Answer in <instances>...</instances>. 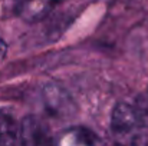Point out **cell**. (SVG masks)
Here are the masks:
<instances>
[{"instance_id": "cell-1", "label": "cell", "mask_w": 148, "mask_h": 146, "mask_svg": "<svg viewBox=\"0 0 148 146\" xmlns=\"http://www.w3.org/2000/svg\"><path fill=\"white\" fill-rule=\"evenodd\" d=\"M20 146H53L49 128L36 116H26L19 126Z\"/></svg>"}, {"instance_id": "cell-2", "label": "cell", "mask_w": 148, "mask_h": 146, "mask_svg": "<svg viewBox=\"0 0 148 146\" xmlns=\"http://www.w3.org/2000/svg\"><path fill=\"white\" fill-rule=\"evenodd\" d=\"M141 123V115L140 110L128 103H118L114 107L112 119H111V128L114 133L116 135H128L132 133Z\"/></svg>"}, {"instance_id": "cell-3", "label": "cell", "mask_w": 148, "mask_h": 146, "mask_svg": "<svg viewBox=\"0 0 148 146\" xmlns=\"http://www.w3.org/2000/svg\"><path fill=\"white\" fill-rule=\"evenodd\" d=\"M43 103L48 112L55 117L69 116L73 109L72 99L68 96V93L62 88L53 85H48L43 89Z\"/></svg>"}, {"instance_id": "cell-4", "label": "cell", "mask_w": 148, "mask_h": 146, "mask_svg": "<svg viewBox=\"0 0 148 146\" xmlns=\"http://www.w3.org/2000/svg\"><path fill=\"white\" fill-rule=\"evenodd\" d=\"M55 0H14V12L25 22H39L49 14Z\"/></svg>"}, {"instance_id": "cell-5", "label": "cell", "mask_w": 148, "mask_h": 146, "mask_svg": "<svg viewBox=\"0 0 148 146\" xmlns=\"http://www.w3.org/2000/svg\"><path fill=\"white\" fill-rule=\"evenodd\" d=\"M59 146H102L98 138L84 129H73L63 135Z\"/></svg>"}, {"instance_id": "cell-6", "label": "cell", "mask_w": 148, "mask_h": 146, "mask_svg": "<svg viewBox=\"0 0 148 146\" xmlns=\"http://www.w3.org/2000/svg\"><path fill=\"white\" fill-rule=\"evenodd\" d=\"M16 138H19L16 120L10 115L0 112V146H10Z\"/></svg>"}, {"instance_id": "cell-7", "label": "cell", "mask_w": 148, "mask_h": 146, "mask_svg": "<svg viewBox=\"0 0 148 146\" xmlns=\"http://www.w3.org/2000/svg\"><path fill=\"white\" fill-rule=\"evenodd\" d=\"M130 146H148V136L147 135H135L131 139Z\"/></svg>"}, {"instance_id": "cell-8", "label": "cell", "mask_w": 148, "mask_h": 146, "mask_svg": "<svg viewBox=\"0 0 148 146\" xmlns=\"http://www.w3.org/2000/svg\"><path fill=\"white\" fill-rule=\"evenodd\" d=\"M6 53H7V46H6L4 40H3V39H0V62L4 59Z\"/></svg>"}]
</instances>
